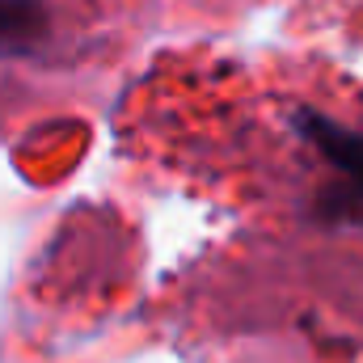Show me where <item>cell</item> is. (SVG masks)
Returning a JSON list of instances; mask_svg holds the SVG:
<instances>
[{
	"instance_id": "7a4b0ae2",
	"label": "cell",
	"mask_w": 363,
	"mask_h": 363,
	"mask_svg": "<svg viewBox=\"0 0 363 363\" xmlns=\"http://www.w3.org/2000/svg\"><path fill=\"white\" fill-rule=\"evenodd\" d=\"M51 34L47 0H0V55H30Z\"/></svg>"
},
{
	"instance_id": "6da1fadb",
	"label": "cell",
	"mask_w": 363,
	"mask_h": 363,
	"mask_svg": "<svg viewBox=\"0 0 363 363\" xmlns=\"http://www.w3.org/2000/svg\"><path fill=\"white\" fill-rule=\"evenodd\" d=\"M291 123H296V131H300L342 178L351 182L355 190H363V131L334 123V118L321 114V110H296Z\"/></svg>"
}]
</instances>
